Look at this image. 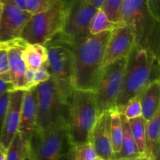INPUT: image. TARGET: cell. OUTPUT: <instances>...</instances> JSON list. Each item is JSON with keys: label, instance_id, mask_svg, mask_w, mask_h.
<instances>
[{"label": "cell", "instance_id": "cell-1", "mask_svg": "<svg viewBox=\"0 0 160 160\" xmlns=\"http://www.w3.org/2000/svg\"><path fill=\"white\" fill-rule=\"evenodd\" d=\"M111 31L90 34L73 45H69L73 59V88L95 91L102 70L106 46Z\"/></svg>", "mask_w": 160, "mask_h": 160}, {"label": "cell", "instance_id": "cell-2", "mask_svg": "<svg viewBox=\"0 0 160 160\" xmlns=\"http://www.w3.org/2000/svg\"><path fill=\"white\" fill-rule=\"evenodd\" d=\"M159 58L149 49L134 45L127 58L121 86L116 100L119 112L129 100L141 95L147 86L154 80L153 76Z\"/></svg>", "mask_w": 160, "mask_h": 160}, {"label": "cell", "instance_id": "cell-3", "mask_svg": "<svg viewBox=\"0 0 160 160\" xmlns=\"http://www.w3.org/2000/svg\"><path fill=\"white\" fill-rule=\"evenodd\" d=\"M117 25L134 27L135 45L159 58V20L152 12L148 0H123Z\"/></svg>", "mask_w": 160, "mask_h": 160}, {"label": "cell", "instance_id": "cell-4", "mask_svg": "<svg viewBox=\"0 0 160 160\" xmlns=\"http://www.w3.org/2000/svg\"><path fill=\"white\" fill-rule=\"evenodd\" d=\"M93 91L74 88L68 102L67 123L72 145L89 142L98 117Z\"/></svg>", "mask_w": 160, "mask_h": 160}, {"label": "cell", "instance_id": "cell-5", "mask_svg": "<svg viewBox=\"0 0 160 160\" xmlns=\"http://www.w3.org/2000/svg\"><path fill=\"white\" fill-rule=\"evenodd\" d=\"M34 160H69L72 146L67 117H61L34 131L31 138Z\"/></svg>", "mask_w": 160, "mask_h": 160}, {"label": "cell", "instance_id": "cell-6", "mask_svg": "<svg viewBox=\"0 0 160 160\" xmlns=\"http://www.w3.org/2000/svg\"><path fill=\"white\" fill-rule=\"evenodd\" d=\"M66 9L58 0L48 10L32 14L20 38L28 44H41L45 45L62 30Z\"/></svg>", "mask_w": 160, "mask_h": 160}, {"label": "cell", "instance_id": "cell-7", "mask_svg": "<svg viewBox=\"0 0 160 160\" xmlns=\"http://www.w3.org/2000/svg\"><path fill=\"white\" fill-rule=\"evenodd\" d=\"M48 51L47 65L51 78L69 102L73 90V59L68 44L54 37L45 45Z\"/></svg>", "mask_w": 160, "mask_h": 160}, {"label": "cell", "instance_id": "cell-8", "mask_svg": "<svg viewBox=\"0 0 160 160\" xmlns=\"http://www.w3.org/2000/svg\"><path fill=\"white\" fill-rule=\"evenodd\" d=\"M36 93V130L42 129L61 117H67L68 103L57 85L50 78L38 84Z\"/></svg>", "mask_w": 160, "mask_h": 160}, {"label": "cell", "instance_id": "cell-9", "mask_svg": "<svg viewBox=\"0 0 160 160\" xmlns=\"http://www.w3.org/2000/svg\"><path fill=\"white\" fill-rule=\"evenodd\" d=\"M98 9L87 0H74L66 10L62 30L55 37L73 45L90 35L89 24Z\"/></svg>", "mask_w": 160, "mask_h": 160}, {"label": "cell", "instance_id": "cell-10", "mask_svg": "<svg viewBox=\"0 0 160 160\" xmlns=\"http://www.w3.org/2000/svg\"><path fill=\"white\" fill-rule=\"evenodd\" d=\"M127 58L108 64L102 70L94 93L98 114L117 108L116 100L122 83Z\"/></svg>", "mask_w": 160, "mask_h": 160}, {"label": "cell", "instance_id": "cell-11", "mask_svg": "<svg viewBox=\"0 0 160 160\" xmlns=\"http://www.w3.org/2000/svg\"><path fill=\"white\" fill-rule=\"evenodd\" d=\"M135 45V31L131 25H117L106 46L102 68L122 58H128Z\"/></svg>", "mask_w": 160, "mask_h": 160}, {"label": "cell", "instance_id": "cell-12", "mask_svg": "<svg viewBox=\"0 0 160 160\" xmlns=\"http://www.w3.org/2000/svg\"><path fill=\"white\" fill-rule=\"evenodd\" d=\"M32 14L12 2L2 3L0 17V44L20 38L22 31Z\"/></svg>", "mask_w": 160, "mask_h": 160}, {"label": "cell", "instance_id": "cell-13", "mask_svg": "<svg viewBox=\"0 0 160 160\" xmlns=\"http://www.w3.org/2000/svg\"><path fill=\"white\" fill-rule=\"evenodd\" d=\"M110 110L99 114L92 128L89 142L93 145L97 156L105 159H112L111 141Z\"/></svg>", "mask_w": 160, "mask_h": 160}, {"label": "cell", "instance_id": "cell-14", "mask_svg": "<svg viewBox=\"0 0 160 160\" xmlns=\"http://www.w3.org/2000/svg\"><path fill=\"white\" fill-rule=\"evenodd\" d=\"M24 90H13L9 93V102L3 120L0 133V145L6 149L19 129L21 109Z\"/></svg>", "mask_w": 160, "mask_h": 160}, {"label": "cell", "instance_id": "cell-15", "mask_svg": "<svg viewBox=\"0 0 160 160\" xmlns=\"http://www.w3.org/2000/svg\"><path fill=\"white\" fill-rule=\"evenodd\" d=\"M9 73L14 90H24L27 68L23 58V49L26 42L21 38L7 42Z\"/></svg>", "mask_w": 160, "mask_h": 160}, {"label": "cell", "instance_id": "cell-16", "mask_svg": "<svg viewBox=\"0 0 160 160\" xmlns=\"http://www.w3.org/2000/svg\"><path fill=\"white\" fill-rule=\"evenodd\" d=\"M36 130V93L35 88L24 91L18 131L21 132L28 140H31Z\"/></svg>", "mask_w": 160, "mask_h": 160}, {"label": "cell", "instance_id": "cell-17", "mask_svg": "<svg viewBox=\"0 0 160 160\" xmlns=\"http://www.w3.org/2000/svg\"><path fill=\"white\" fill-rule=\"evenodd\" d=\"M160 108L145 125V144L144 155L152 160H159Z\"/></svg>", "mask_w": 160, "mask_h": 160}, {"label": "cell", "instance_id": "cell-18", "mask_svg": "<svg viewBox=\"0 0 160 160\" xmlns=\"http://www.w3.org/2000/svg\"><path fill=\"white\" fill-rule=\"evenodd\" d=\"M142 109V117L148 120L160 108V81L159 79L152 81L146 88L139 95Z\"/></svg>", "mask_w": 160, "mask_h": 160}, {"label": "cell", "instance_id": "cell-19", "mask_svg": "<svg viewBox=\"0 0 160 160\" xmlns=\"http://www.w3.org/2000/svg\"><path fill=\"white\" fill-rule=\"evenodd\" d=\"M120 119H121L122 128H123V140H122L121 149L119 152V153L113 156L112 160L131 159L140 157L142 155L139 152L138 145L131 133L129 121L121 112H120Z\"/></svg>", "mask_w": 160, "mask_h": 160}, {"label": "cell", "instance_id": "cell-20", "mask_svg": "<svg viewBox=\"0 0 160 160\" xmlns=\"http://www.w3.org/2000/svg\"><path fill=\"white\" fill-rule=\"evenodd\" d=\"M23 58L28 69L38 70L47 62V48L41 44H28L23 49Z\"/></svg>", "mask_w": 160, "mask_h": 160}, {"label": "cell", "instance_id": "cell-21", "mask_svg": "<svg viewBox=\"0 0 160 160\" xmlns=\"http://www.w3.org/2000/svg\"><path fill=\"white\" fill-rule=\"evenodd\" d=\"M30 141L21 132L17 131L6 149V160H23Z\"/></svg>", "mask_w": 160, "mask_h": 160}, {"label": "cell", "instance_id": "cell-22", "mask_svg": "<svg viewBox=\"0 0 160 160\" xmlns=\"http://www.w3.org/2000/svg\"><path fill=\"white\" fill-rule=\"evenodd\" d=\"M111 116V141L113 156L119 153L121 149L122 140H123V128H122L120 112L117 108L110 110ZM112 156V157H113Z\"/></svg>", "mask_w": 160, "mask_h": 160}, {"label": "cell", "instance_id": "cell-23", "mask_svg": "<svg viewBox=\"0 0 160 160\" xmlns=\"http://www.w3.org/2000/svg\"><path fill=\"white\" fill-rule=\"evenodd\" d=\"M116 27L117 24L111 22L106 13L101 9H98L90 22L89 33L94 35L106 31H112Z\"/></svg>", "mask_w": 160, "mask_h": 160}, {"label": "cell", "instance_id": "cell-24", "mask_svg": "<svg viewBox=\"0 0 160 160\" xmlns=\"http://www.w3.org/2000/svg\"><path fill=\"white\" fill-rule=\"evenodd\" d=\"M51 78L47 62L38 70L28 69L25 77V90L36 87L38 84L48 81Z\"/></svg>", "mask_w": 160, "mask_h": 160}, {"label": "cell", "instance_id": "cell-25", "mask_svg": "<svg viewBox=\"0 0 160 160\" xmlns=\"http://www.w3.org/2000/svg\"><path fill=\"white\" fill-rule=\"evenodd\" d=\"M128 121H129L133 137L138 148L139 152L141 153V155H142L145 151L146 120H145V119L142 117H139L137 118L128 120Z\"/></svg>", "mask_w": 160, "mask_h": 160}, {"label": "cell", "instance_id": "cell-26", "mask_svg": "<svg viewBox=\"0 0 160 160\" xmlns=\"http://www.w3.org/2000/svg\"><path fill=\"white\" fill-rule=\"evenodd\" d=\"M97 157L90 142L72 145L69 152V160H95Z\"/></svg>", "mask_w": 160, "mask_h": 160}, {"label": "cell", "instance_id": "cell-27", "mask_svg": "<svg viewBox=\"0 0 160 160\" xmlns=\"http://www.w3.org/2000/svg\"><path fill=\"white\" fill-rule=\"evenodd\" d=\"M123 2V0H104L100 9L106 13L111 22L117 24Z\"/></svg>", "mask_w": 160, "mask_h": 160}, {"label": "cell", "instance_id": "cell-28", "mask_svg": "<svg viewBox=\"0 0 160 160\" xmlns=\"http://www.w3.org/2000/svg\"><path fill=\"white\" fill-rule=\"evenodd\" d=\"M120 112L123 113L128 120L142 117V109L139 95L128 102Z\"/></svg>", "mask_w": 160, "mask_h": 160}, {"label": "cell", "instance_id": "cell-29", "mask_svg": "<svg viewBox=\"0 0 160 160\" xmlns=\"http://www.w3.org/2000/svg\"><path fill=\"white\" fill-rule=\"evenodd\" d=\"M58 0H26V9L31 14L48 10Z\"/></svg>", "mask_w": 160, "mask_h": 160}, {"label": "cell", "instance_id": "cell-30", "mask_svg": "<svg viewBox=\"0 0 160 160\" xmlns=\"http://www.w3.org/2000/svg\"><path fill=\"white\" fill-rule=\"evenodd\" d=\"M9 73L7 44H0V75Z\"/></svg>", "mask_w": 160, "mask_h": 160}, {"label": "cell", "instance_id": "cell-31", "mask_svg": "<svg viewBox=\"0 0 160 160\" xmlns=\"http://www.w3.org/2000/svg\"><path fill=\"white\" fill-rule=\"evenodd\" d=\"M9 93L10 92H6L0 97V133H1L2 128L3 120H4L5 113H6V108H7L8 102H9Z\"/></svg>", "mask_w": 160, "mask_h": 160}, {"label": "cell", "instance_id": "cell-32", "mask_svg": "<svg viewBox=\"0 0 160 160\" xmlns=\"http://www.w3.org/2000/svg\"><path fill=\"white\" fill-rule=\"evenodd\" d=\"M13 87L10 81H7L0 77V97L5 93L13 91Z\"/></svg>", "mask_w": 160, "mask_h": 160}, {"label": "cell", "instance_id": "cell-33", "mask_svg": "<svg viewBox=\"0 0 160 160\" xmlns=\"http://www.w3.org/2000/svg\"><path fill=\"white\" fill-rule=\"evenodd\" d=\"M148 2L152 14L159 20V0H148Z\"/></svg>", "mask_w": 160, "mask_h": 160}, {"label": "cell", "instance_id": "cell-34", "mask_svg": "<svg viewBox=\"0 0 160 160\" xmlns=\"http://www.w3.org/2000/svg\"><path fill=\"white\" fill-rule=\"evenodd\" d=\"M23 160H34V152H33L32 147H31V141L28 143V147H27L26 152H25L24 156H23Z\"/></svg>", "mask_w": 160, "mask_h": 160}, {"label": "cell", "instance_id": "cell-35", "mask_svg": "<svg viewBox=\"0 0 160 160\" xmlns=\"http://www.w3.org/2000/svg\"><path fill=\"white\" fill-rule=\"evenodd\" d=\"M87 1L96 9H100L104 0H87Z\"/></svg>", "mask_w": 160, "mask_h": 160}, {"label": "cell", "instance_id": "cell-36", "mask_svg": "<svg viewBox=\"0 0 160 160\" xmlns=\"http://www.w3.org/2000/svg\"><path fill=\"white\" fill-rule=\"evenodd\" d=\"M74 1V0H60V2H62V4L63 5L64 8H65V9L67 10V8L69 7V6L71 5V3L73 2Z\"/></svg>", "mask_w": 160, "mask_h": 160}, {"label": "cell", "instance_id": "cell-37", "mask_svg": "<svg viewBox=\"0 0 160 160\" xmlns=\"http://www.w3.org/2000/svg\"><path fill=\"white\" fill-rule=\"evenodd\" d=\"M0 160H6V149L0 145Z\"/></svg>", "mask_w": 160, "mask_h": 160}, {"label": "cell", "instance_id": "cell-38", "mask_svg": "<svg viewBox=\"0 0 160 160\" xmlns=\"http://www.w3.org/2000/svg\"><path fill=\"white\" fill-rule=\"evenodd\" d=\"M140 160H152L148 156H147L146 155L142 154V156H140Z\"/></svg>", "mask_w": 160, "mask_h": 160}, {"label": "cell", "instance_id": "cell-39", "mask_svg": "<svg viewBox=\"0 0 160 160\" xmlns=\"http://www.w3.org/2000/svg\"><path fill=\"white\" fill-rule=\"evenodd\" d=\"M95 160H112V159H102V158H100L98 157V156H97Z\"/></svg>", "mask_w": 160, "mask_h": 160}, {"label": "cell", "instance_id": "cell-40", "mask_svg": "<svg viewBox=\"0 0 160 160\" xmlns=\"http://www.w3.org/2000/svg\"><path fill=\"white\" fill-rule=\"evenodd\" d=\"M2 3L0 2V17H1V12H2Z\"/></svg>", "mask_w": 160, "mask_h": 160}, {"label": "cell", "instance_id": "cell-41", "mask_svg": "<svg viewBox=\"0 0 160 160\" xmlns=\"http://www.w3.org/2000/svg\"><path fill=\"white\" fill-rule=\"evenodd\" d=\"M120 160H140V157L135 158V159H120Z\"/></svg>", "mask_w": 160, "mask_h": 160}, {"label": "cell", "instance_id": "cell-42", "mask_svg": "<svg viewBox=\"0 0 160 160\" xmlns=\"http://www.w3.org/2000/svg\"></svg>", "mask_w": 160, "mask_h": 160}]
</instances>
